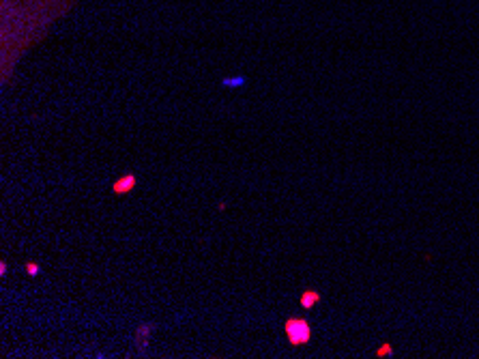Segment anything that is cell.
Wrapping results in <instances>:
<instances>
[{
	"label": "cell",
	"mask_w": 479,
	"mask_h": 359,
	"mask_svg": "<svg viewBox=\"0 0 479 359\" xmlns=\"http://www.w3.org/2000/svg\"><path fill=\"white\" fill-rule=\"evenodd\" d=\"M320 301V293L318 291H305L301 295V308H305V310H310V308H314Z\"/></svg>",
	"instance_id": "cell-3"
},
{
	"label": "cell",
	"mask_w": 479,
	"mask_h": 359,
	"mask_svg": "<svg viewBox=\"0 0 479 359\" xmlns=\"http://www.w3.org/2000/svg\"><path fill=\"white\" fill-rule=\"evenodd\" d=\"M136 183H138V181H136V175H125V177H121V179L114 181L112 192H114V194H129V192H133Z\"/></svg>",
	"instance_id": "cell-2"
},
{
	"label": "cell",
	"mask_w": 479,
	"mask_h": 359,
	"mask_svg": "<svg viewBox=\"0 0 479 359\" xmlns=\"http://www.w3.org/2000/svg\"><path fill=\"white\" fill-rule=\"evenodd\" d=\"M286 335H288V342L293 346H301V344H308L310 335H312V329L308 325V320L303 318H290L286 320Z\"/></svg>",
	"instance_id": "cell-1"
},
{
	"label": "cell",
	"mask_w": 479,
	"mask_h": 359,
	"mask_svg": "<svg viewBox=\"0 0 479 359\" xmlns=\"http://www.w3.org/2000/svg\"><path fill=\"white\" fill-rule=\"evenodd\" d=\"M26 271H28V275H37L39 273V264L37 262H28L26 264Z\"/></svg>",
	"instance_id": "cell-6"
},
{
	"label": "cell",
	"mask_w": 479,
	"mask_h": 359,
	"mask_svg": "<svg viewBox=\"0 0 479 359\" xmlns=\"http://www.w3.org/2000/svg\"><path fill=\"white\" fill-rule=\"evenodd\" d=\"M391 351H393V349H391V344H385V346H380V349L376 351V355H378V357H387Z\"/></svg>",
	"instance_id": "cell-5"
},
{
	"label": "cell",
	"mask_w": 479,
	"mask_h": 359,
	"mask_svg": "<svg viewBox=\"0 0 479 359\" xmlns=\"http://www.w3.org/2000/svg\"><path fill=\"white\" fill-rule=\"evenodd\" d=\"M5 273H7V264L0 262V275H5Z\"/></svg>",
	"instance_id": "cell-7"
},
{
	"label": "cell",
	"mask_w": 479,
	"mask_h": 359,
	"mask_svg": "<svg viewBox=\"0 0 479 359\" xmlns=\"http://www.w3.org/2000/svg\"><path fill=\"white\" fill-rule=\"evenodd\" d=\"M245 84H247V78H243V75L221 80V86H226V88H239V86H245Z\"/></svg>",
	"instance_id": "cell-4"
}]
</instances>
